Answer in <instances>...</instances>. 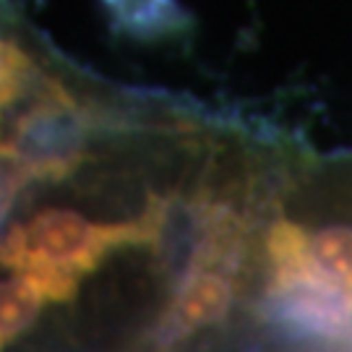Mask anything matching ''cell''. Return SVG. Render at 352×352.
Here are the masks:
<instances>
[{
  "instance_id": "obj_1",
  "label": "cell",
  "mask_w": 352,
  "mask_h": 352,
  "mask_svg": "<svg viewBox=\"0 0 352 352\" xmlns=\"http://www.w3.org/2000/svg\"><path fill=\"white\" fill-rule=\"evenodd\" d=\"M151 209L136 222H91L71 209H45L0 238V266L37 282L50 302H68L78 279L91 274L115 248L151 243Z\"/></svg>"
},
{
  "instance_id": "obj_2",
  "label": "cell",
  "mask_w": 352,
  "mask_h": 352,
  "mask_svg": "<svg viewBox=\"0 0 352 352\" xmlns=\"http://www.w3.org/2000/svg\"><path fill=\"white\" fill-rule=\"evenodd\" d=\"M87 139L89 123L84 110L63 89H52L19 118L6 151L19 175L58 180L81 164Z\"/></svg>"
},
{
  "instance_id": "obj_3",
  "label": "cell",
  "mask_w": 352,
  "mask_h": 352,
  "mask_svg": "<svg viewBox=\"0 0 352 352\" xmlns=\"http://www.w3.org/2000/svg\"><path fill=\"white\" fill-rule=\"evenodd\" d=\"M175 289V300L160 321V342L186 340L199 329L222 321L232 302V277L222 269H201Z\"/></svg>"
},
{
  "instance_id": "obj_4",
  "label": "cell",
  "mask_w": 352,
  "mask_h": 352,
  "mask_svg": "<svg viewBox=\"0 0 352 352\" xmlns=\"http://www.w3.org/2000/svg\"><path fill=\"white\" fill-rule=\"evenodd\" d=\"M120 34L154 42L183 34L190 26L188 11L177 0H102Z\"/></svg>"
},
{
  "instance_id": "obj_5",
  "label": "cell",
  "mask_w": 352,
  "mask_h": 352,
  "mask_svg": "<svg viewBox=\"0 0 352 352\" xmlns=\"http://www.w3.org/2000/svg\"><path fill=\"white\" fill-rule=\"evenodd\" d=\"M47 295L37 282L24 274H13L0 282V347L13 342L34 324Z\"/></svg>"
},
{
  "instance_id": "obj_6",
  "label": "cell",
  "mask_w": 352,
  "mask_h": 352,
  "mask_svg": "<svg viewBox=\"0 0 352 352\" xmlns=\"http://www.w3.org/2000/svg\"><path fill=\"white\" fill-rule=\"evenodd\" d=\"M308 251L316 272L331 285L352 289V230L350 227H324L308 238Z\"/></svg>"
},
{
  "instance_id": "obj_7",
  "label": "cell",
  "mask_w": 352,
  "mask_h": 352,
  "mask_svg": "<svg viewBox=\"0 0 352 352\" xmlns=\"http://www.w3.org/2000/svg\"><path fill=\"white\" fill-rule=\"evenodd\" d=\"M29 74H32V60L13 42L0 37V113L21 91Z\"/></svg>"
}]
</instances>
